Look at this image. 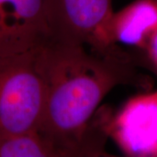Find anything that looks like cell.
I'll use <instances>...</instances> for the list:
<instances>
[{
  "instance_id": "1",
  "label": "cell",
  "mask_w": 157,
  "mask_h": 157,
  "mask_svg": "<svg viewBox=\"0 0 157 157\" xmlns=\"http://www.w3.org/2000/svg\"><path fill=\"white\" fill-rule=\"evenodd\" d=\"M36 66L45 86V101L39 131L59 157L109 156L108 112L94 121L107 94L121 85L151 87L118 45L104 51L48 38L35 49Z\"/></svg>"
},
{
  "instance_id": "2",
  "label": "cell",
  "mask_w": 157,
  "mask_h": 157,
  "mask_svg": "<svg viewBox=\"0 0 157 157\" xmlns=\"http://www.w3.org/2000/svg\"><path fill=\"white\" fill-rule=\"evenodd\" d=\"M45 101L35 49L0 57V136L38 130Z\"/></svg>"
},
{
  "instance_id": "3",
  "label": "cell",
  "mask_w": 157,
  "mask_h": 157,
  "mask_svg": "<svg viewBox=\"0 0 157 157\" xmlns=\"http://www.w3.org/2000/svg\"><path fill=\"white\" fill-rule=\"evenodd\" d=\"M49 38L104 51L115 45L109 35L112 0H45Z\"/></svg>"
},
{
  "instance_id": "4",
  "label": "cell",
  "mask_w": 157,
  "mask_h": 157,
  "mask_svg": "<svg viewBox=\"0 0 157 157\" xmlns=\"http://www.w3.org/2000/svg\"><path fill=\"white\" fill-rule=\"evenodd\" d=\"M107 131L126 155L157 157V90L129 99L110 115Z\"/></svg>"
},
{
  "instance_id": "5",
  "label": "cell",
  "mask_w": 157,
  "mask_h": 157,
  "mask_svg": "<svg viewBox=\"0 0 157 157\" xmlns=\"http://www.w3.org/2000/svg\"><path fill=\"white\" fill-rule=\"evenodd\" d=\"M48 38L45 0H0V57L34 50Z\"/></svg>"
},
{
  "instance_id": "6",
  "label": "cell",
  "mask_w": 157,
  "mask_h": 157,
  "mask_svg": "<svg viewBox=\"0 0 157 157\" xmlns=\"http://www.w3.org/2000/svg\"><path fill=\"white\" fill-rule=\"evenodd\" d=\"M156 29L157 0H136L113 12L108 27L113 44L142 50Z\"/></svg>"
},
{
  "instance_id": "7",
  "label": "cell",
  "mask_w": 157,
  "mask_h": 157,
  "mask_svg": "<svg viewBox=\"0 0 157 157\" xmlns=\"http://www.w3.org/2000/svg\"><path fill=\"white\" fill-rule=\"evenodd\" d=\"M0 157H59L54 145L38 130L0 136Z\"/></svg>"
},
{
  "instance_id": "8",
  "label": "cell",
  "mask_w": 157,
  "mask_h": 157,
  "mask_svg": "<svg viewBox=\"0 0 157 157\" xmlns=\"http://www.w3.org/2000/svg\"><path fill=\"white\" fill-rule=\"evenodd\" d=\"M144 51H146L149 61L157 72V29L149 37Z\"/></svg>"
}]
</instances>
